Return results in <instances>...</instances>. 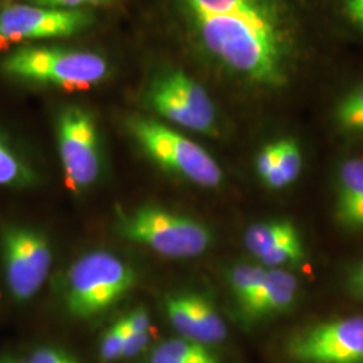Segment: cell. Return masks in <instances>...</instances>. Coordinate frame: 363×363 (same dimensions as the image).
I'll return each instance as SVG.
<instances>
[{
    "label": "cell",
    "instance_id": "7",
    "mask_svg": "<svg viewBox=\"0 0 363 363\" xmlns=\"http://www.w3.org/2000/svg\"><path fill=\"white\" fill-rule=\"evenodd\" d=\"M147 105L169 123L203 133L218 135L217 112L208 91L182 70L157 74L145 91Z\"/></svg>",
    "mask_w": 363,
    "mask_h": 363
},
{
    "label": "cell",
    "instance_id": "22",
    "mask_svg": "<svg viewBox=\"0 0 363 363\" xmlns=\"http://www.w3.org/2000/svg\"><path fill=\"white\" fill-rule=\"evenodd\" d=\"M128 334L130 333L123 319H118L105 331L99 346V357L101 362L113 363L118 359H123V352Z\"/></svg>",
    "mask_w": 363,
    "mask_h": 363
},
{
    "label": "cell",
    "instance_id": "28",
    "mask_svg": "<svg viewBox=\"0 0 363 363\" xmlns=\"http://www.w3.org/2000/svg\"><path fill=\"white\" fill-rule=\"evenodd\" d=\"M346 284L352 296L363 300V259L351 268L346 279Z\"/></svg>",
    "mask_w": 363,
    "mask_h": 363
},
{
    "label": "cell",
    "instance_id": "31",
    "mask_svg": "<svg viewBox=\"0 0 363 363\" xmlns=\"http://www.w3.org/2000/svg\"><path fill=\"white\" fill-rule=\"evenodd\" d=\"M88 7H103V6H109L113 4L116 0H85Z\"/></svg>",
    "mask_w": 363,
    "mask_h": 363
},
{
    "label": "cell",
    "instance_id": "26",
    "mask_svg": "<svg viewBox=\"0 0 363 363\" xmlns=\"http://www.w3.org/2000/svg\"><path fill=\"white\" fill-rule=\"evenodd\" d=\"M276 160H277V142L267 144L259 151L257 159H256V169H257V174H259L261 181L276 166Z\"/></svg>",
    "mask_w": 363,
    "mask_h": 363
},
{
    "label": "cell",
    "instance_id": "11",
    "mask_svg": "<svg viewBox=\"0 0 363 363\" xmlns=\"http://www.w3.org/2000/svg\"><path fill=\"white\" fill-rule=\"evenodd\" d=\"M335 217L347 229L363 230V159H349L337 169Z\"/></svg>",
    "mask_w": 363,
    "mask_h": 363
},
{
    "label": "cell",
    "instance_id": "34",
    "mask_svg": "<svg viewBox=\"0 0 363 363\" xmlns=\"http://www.w3.org/2000/svg\"><path fill=\"white\" fill-rule=\"evenodd\" d=\"M0 363H13V357L10 355H4L0 358Z\"/></svg>",
    "mask_w": 363,
    "mask_h": 363
},
{
    "label": "cell",
    "instance_id": "20",
    "mask_svg": "<svg viewBox=\"0 0 363 363\" xmlns=\"http://www.w3.org/2000/svg\"><path fill=\"white\" fill-rule=\"evenodd\" d=\"M191 294V303L194 307L198 323L202 331L203 343L206 346L220 343L228 337V328L225 322L220 318V312L214 307V304L208 298L199 295V294Z\"/></svg>",
    "mask_w": 363,
    "mask_h": 363
},
{
    "label": "cell",
    "instance_id": "12",
    "mask_svg": "<svg viewBox=\"0 0 363 363\" xmlns=\"http://www.w3.org/2000/svg\"><path fill=\"white\" fill-rule=\"evenodd\" d=\"M264 286L257 298L242 315L249 320H261L288 311L298 296V280L283 268H267Z\"/></svg>",
    "mask_w": 363,
    "mask_h": 363
},
{
    "label": "cell",
    "instance_id": "8",
    "mask_svg": "<svg viewBox=\"0 0 363 363\" xmlns=\"http://www.w3.org/2000/svg\"><path fill=\"white\" fill-rule=\"evenodd\" d=\"M0 252L11 296L16 301L34 298L52 269V245L46 234L27 225L7 223L0 230Z\"/></svg>",
    "mask_w": 363,
    "mask_h": 363
},
{
    "label": "cell",
    "instance_id": "3",
    "mask_svg": "<svg viewBox=\"0 0 363 363\" xmlns=\"http://www.w3.org/2000/svg\"><path fill=\"white\" fill-rule=\"evenodd\" d=\"M136 283V271L125 259L106 250L89 252L66 274V311L76 319L99 316L130 295Z\"/></svg>",
    "mask_w": 363,
    "mask_h": 363
},
{
    "label": "cell",
    "instance_id": "33",
    "mask_svg": "<svg viewBox=\"0 0 363 363\" xmlns=\"http://www.w3.org/2000/svg\"><path fill=\"white\" fill-rule=\"evenodd\" d=\"M350 21L352 25H355L359 30L363 31V11H361L358 15H355Z\"/></svg>",
    "mask_w": 363,
    "mask_h": 363
},
{
    "label": "cell",
    "instance_id": "21",
    "mask_svg": "<svg viewBox=\"0 0 363 363\" xmlns=\"http://www.w3.org/2000/svg\"><path fill=\"white\" fill-rule=\"evenodd\" d=\"M306 257L304 245L300 234H295L262 253L257 259L265 268H281L283 265H295Z\"/></svg>",
    "mask_w": 363,
    "mask_h": 363
},
{
    "label": "cell",
    "instance_id": "6",
    "mask_svg": "<svg viewBox=\"0 0 363 363\" xmlns=\"http://www.w3.org/2000/svg\"><path fill=\"white\" fill-rule=\"evenodd\" d=\"M55 135L66 186L82 193L94 186L103 172V148L97 121L91 112L69 105L57 117Z\"/></svg>",
    "mask_w": 363,
    "mask_h": 363
},
{
    "label": "cell",
    "instance_id": "4",
    "mask_svg": "<svg viewBox=\"0 0 363 363\" xmlns=\"http://www.w3.org/2000/svg\"><path fill=\"white\" fill-rule=\"evenodd\" d=\"M1 70L10 77L64 91H86L109 77L106 58L94 52L52 46H25L7 55Z\"/></svg>",
    "mask_w": 363,
    "mask_h": 363
},
{
    "label": "cell",
    "instance_id": "32",
    "mask_svg": "<svg viewBox=\"0 0 363 363\" xmlns=\"http://www.w3.org/2000/svg\"><path fill=\"white\" fill-rule=\"evenodd\" d=\"M145 363H194V362H179V361H172V359H164V358H157L154 355H150Z\"/></svg>",
    "mask_w": 363,
    "mask_h": 363
},
{
    "label": "cell",
    "instance_id": "24",
    "mask_svg": "<svg viewBox=\"0 0 363 363\" xmlns=\"http://www.w3.org/2000/svg\"><path fill=\"white\" fill-rule=\"evenodd\" d=\"M27 361L28 363H78L69 352L52 346L37 347L30 354Z\"/></svg>",
    "mask_w": 363,
    "mask_h": 363
},
{
    "label": "cell",
    "instance_id": "35",
    "mask_svg": "<svg viewBox=\"0 0 363 363\" xmlns=\"http://www.w3.org/2000/svg\"><path fill=\"white\" fill-rule=\"evenodd\" d=\"M13 363H28L27 359H21V358H13Z\"/></svg>",
    "mask_w": 363,
    "mask_h": 363
},
{
    "label": "cell",
    "instance_id": "27",
    "mask_svg": "<svg viewBox=\"0 0 363 363\" xmlns=\"http://www.w3.org/2000/svg\"><path fill=\"white\" fill-rule=\"evenodd\" d=\"M150 331L144 334H128L125 346H124V352H123V359H130L138 357L140 352H143L147 346L150 345Z\"/></svg>",
    "mask_w": 363,
    "mask_h": 363
},
{
    "label": "cell",
    "instance_id": "14",
    "mask_svg": "<svg viewBox=\"0 0 363 363\" xmlns=\"http://www.w3.org/2000/svg\"><path fill=\"white\" fill-rule=\"evenodd\" d=\"M267 268L262 265L238 264L229 272V284L235 303L244 315L253 304L264 286L267 276Z\"/></svg>",
    "mask_w": 363,
    "mask_h": 363
},
{
    "label": "cell",
    "instance_id": "23",
    "mask_svg": "<svg viewBox=\"0 0 363 363\" xmlns=\"http://www.w3.org/2000/svg\"><path fill=\"white\" fill-rule=\"evenodd\" d=\"M337 120L347 130H357L363 121V85L349 93L337 108Z\"/></svg>",
    "mask_w": 363,
    "mask_h": 363
},
{
    "label": "cell",
    "instance_id": "30",
    "mask_svg": "<svg viewBox=\"0 0 363 363\" xmlns=\"http://www.w3.org/2000/svg\"><path fill=\"white\" fill-rule=\"evenodd\" d=\"M345 10L349 19H352L355 15L363 11V0H346Z\"/></svg>",
    "mask_w": 363,
    "mask_h": 363
},
{
    "label": "cell",
    "instance_id": "13",
    "mask_svg": "<svg viewBox=\"0 0 363 363\" xmlns=\"http://www.w3.org/2000/svg\"><path fill=\"white\" fill-rule=\"evenodd\" d=\"M298 228L288 220H269L253 223L247 228L244 242L247 250L259 257L288 237L298 234Z\"/></svg>",
    "mask_w": 363,
    "mask_h": 363
},
{
    "label": "cell",
    "instance_id": "9",
    "mask_svg": "<svg viewBox=\"0 0 363 363\" xmlns=\"http://www.w3.org/2000/svg\"><path fill=\"white\" fill-rule=\"evenodd\" d=\"M93 22L94 16L86 9L11 4L0 10V49L22 42L73 37Z\"/></svg>",
    "mask_w": 363,
    "mask_h": 363
},
{
    "label": "cell",
    "instance_id": "25",
    "mask_svg": "<svg viewBox=\"0 0 363 363\" xmlns=\"http://www.w3.org/2000/svg\"><path fill=\"white\" fill-rule=\"evenodd\" d=\"M124 325L130 334H144L150 331L151 319L145 308H136L123 318Z\"/></svg>",
    "mask_w": 363,
    "mask_h": 363
},
{
    "label": "cell",
    "instance_id": "16",
    "mask_svg": "<svg viewBox=\"0 0 363 363\" xmlns=\"http://www.w3.org/2000/svg\"><path fill=\"white\" fill-rule=\"evenodd\" d=\"M301 151L294 139L277 142L276 166L262 179L264 184L273 190H280L298 179L301 171Z\"/></svg>",
    "mask_w": 363,
    "mask_h": 363
},
{
    "label": "cell",
    "instance_id": "2",
    "mask_svg": "<svg viewBox=\"0 0 363 363\" xmlns=\"http://www.w3.org/2000/svg\"><path fill=\"white\" fill-rule=\"evenodd\" d=\"M123 240L169 259H193L213 244V233L201 220L156 205H142L117 214Z\"/></svg>",
    "mask_w": 363,
    "mask_h": 363
},
{
    "label": "cell",
    "instance_id": "5",
    "mask_svg": "<svg viewBox=\"0 0 363 363\" xmlns=\"http://www.w3.org/2000/svg\"><path fill=\"white\" fill-rule=\"evenodd\" d=\"M127 128L144 154L166 172L206 189L220 186L223 172L216 159L181 132L144 116L128 118Z\"/></svg>",
    "mask_w": 363,
    "mask_h": 363
},
{
    "label": "cell",
    "instance_id": "17",
    "mask_svg": "<svg viewBox=\"0 0 363 363\" xmlns=\"http://www.w3.org/2000/svg\"><path fill=\"white\" fill-rule=\"evenodd\" d=\"M164 308L169 323L181 334L182 337L203 343L202 331L191 303L190 292L169 295L164 301Z\"/></svg>",
    "mask_w": 363,
    "mask_h": 363
},
{
    "label": "cell",
    "instance_id": "1",
    "mask_svg": "<svg viewBox=\"0 0 363 363\" xmlns=\"http://www.w3.org/2000/svg\"><path fill=\"white\" fill-rule=\"evenodd\" d=\"M189 16L202 46L232 73L264 86L286 82L288 43L276 6L252 13Z\"/></svg>",
    "mask_w": 363,
    "mask_h": 363
},
{
    "label": "cell",
    "instance_id": "18",
    "mask_svg": "<svg viewBox=\"0 0 363 363\" xmlns=\"http://www.w3.org/2000/svg\"><path fill=\"white\" fill-rule=\"evenodd\" d=\"M150 355L179 362L220 363L206 345L182 337L162 342Z\"/></svg>",
    "mask_w": 363,
    "mask_h": 363
},
{
    "label": "cell",
    "instance_id": "19",
    "mask_svg": "<svg viewBox=\"0 0 363 363\" xmlns=\"http://www.w3.org/2000/svg\"><path fill=\"white\" fill-rule=\"evenodd\" d=\"M189 13H241L274 7L272 0H181Z\"/></svg>",
    "mask_w": 363,
    "mask_h": 363
},
{
    "label": "cell",
    "instance_id": "29",
    "mask_svg": "<svg viewBox=\"0 0 363 363\" xmlns=\"http://www.w3.org/2000/svg\"><path fill=\"white\" fill-rule=\"evenodd\" d=\"M31 4L52 7V9H65V10H76V9H88L85 0H31Z\"/></svg>",
    "mask_w": 363,
    "mask_h": 363
},
{
    "label": "cell",
    "instance_id": "10",
    "mask_svg": "<svg viewBox=\"0 0 363 363\" xmlns=\"http://www.w3.org/2000/svg\"><path fill=\"white\" fill-rule=\"evenodd\" d=\"M298 363H363V316L339 318L300 330L286 345Z\"/></svg>",
    "mask_w": 363,
    "mask_h": 363
},
{
    "label": "cell",
    "instance_id": "36",
    "mask_svg": "<svg viewBox=\"0 0 363 363\" xmlns=\"http://www.w3.org/2000/svg\"><path fill=\"white\" fill-rule=\"evenodd\" d=\"M357 130H358V132H363V121L361 123V125L357 128Z\"/></svg>",
    "mask_w": 363,
    "mask_h": 363
},
{
    "label": "cell",
    "instance_id": "15",
    "mask_svg": "<svg viewBox=\"0 0 363 363\" xmlns=\"http://www.w3.org/2000/svg\"><path fill=\"white\" fill-rule=\"evenodd\" d=\"M37 181V172L0 133V187L27 189Z\"/></svg>",
    "mask_w": 363,
    "mask_h": 363
}]
</instances>
